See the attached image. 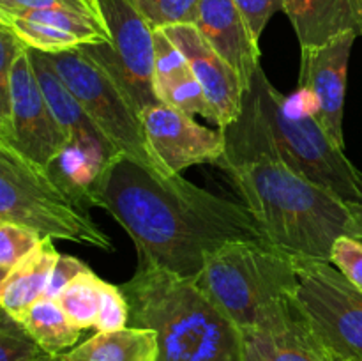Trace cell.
Returning a JSON list of instances; mask_svg holds the SVG:
<instances>
[{"label": "cell", "mask_w": 362, "mask_h": 361, "mask_svg": "<svg viewBox=\"0 0 362 361\" xmlns=\"http://www.w3.org/2000/svg\"><path fill=\"white\" fill-rule=\"evenodd\" d=\"M94 197L95 207L108 211L133 239L138 262L184 278H197L205 257L223 244L267 241L244 204L211 193L184 176H166L127 154L108 163Z\"/></svg>", "instance_id": "1"}, {"label": "cell", "mask_w": 362, "mask_h": 361, "mask_svg": "<svg viewBox=\"0 0 362 361\" xmlns=\"http://www.w3.org/2000/svg\"><path fill=\"white\" fill-rule=\"evenodd\" d=\"M251 88L283 158L345 204L362 202V172L345 154V147L318 122L310 96L303 88L283 94L269 81L262 66Z\"/></svg>", "instance_id": "4"}, {"label": "cell", "mask_w": 362, "mask_h": 361, "mask_svg": "<svg viewBox=\"0 0 362 361\" xmlns=\"http://www.w3.org/2000/svg\"><path fill=\"white\" fill-rule=\"evenodd\" d=\"M18 321L35 340V343L53 356H60L67 353V349H73L81 333V329L76 328L67 317L59 299L46 296L35 301Z\"/></svg>", "instance_id": "21"}, {"label": "cell", "mask_w": 362, "mask_h": 361, "mask_svg": "<svg viewBox=\"0 0 362 361\" xmlns=\"http://www.w3.org/2000/svg\"><path fill=\"white\" fill-rule=\"evenodd\" d=\"M357 38L356 32H346L317 48L300 50L299 88L310 96L318 122L341 147H345L343 113L346 76Z\"/></svg>", "instance_id": "12"}, {"label": "cell", "mask_w": 362, "mask_h": 361, "mask_svg": "<svg viewBox=\"0 0 362 361\" xmlns=\"http://www.w3.org/2000/svg\"><path fill=\"white\" fill-rule=\"evenodd\" d=\"M194 282L247 333L271 304L296 296V257L265 239L233 241L205 257Z\"/></svg>", "instance_id": "5"}, {"label": "cell", "mask_w": 362, "mask_h": 361, "mask_svg": "<svg viewBox=\"0 0 362 361\" xmlns=\"http://www.w3.org/2000/svg\"><path fill=\"white\" fill-rule=\"evenodd\" d=\"M110 39L81 46L122 88L138 112L158 105L156 92V30L127 0H99Z\"/></svg>", "instance_id": "8"}, {"label": "cell", "mask_w": 362, "mask_h": 361, "mask_svg": "<svg viewBox=\"0 0 362 361\" xmlns=\"http://www.w3.org/2000/svg\"><path fill=\"white\" fill-rule=\"evenodd\" d=\"M0 142L49 168L67 145V134L53 115L35 76L30 48L14 62L9 76L7 113L0 117Z\"/></svg>", "instance_id": "10"}, {"label": "cell", "mask_w": 362, "mask_h": 361, "mask_svg": "<svg viewBox=\"0 0 362 361\" xmlns=\"http://www.w3.org/2000/svg\"><path fill=\"white\" fill-rule=\"evenodd\" d=\"M300 50L317 48L346 32L362 38V0H283Z\"/></svg>", "instance_id": "17"}, {"label": "cell", "mask_w": 362, "mask_h": 361, "mask_svg": "<svg viewBox=\"0 0 362 361\" xmlns=\"http://www.w3.org/2000/svg\"><path fill=\"white\" fill-rule=\"evenodd\" d=\"M154 30L194 25L202 0H127Z\"/></svg>", "instance_id": "23"}, {"label": "cell", "mask_w": 362, "mask_h": 361, "mask_svg": "<svg viewBox=\"0 0 362 361\" xmlns=\"http://www.w3.org/2000/svg\"><path fill=\"white\" fill-rule=\"evenodd\" d=\"M235 4L258 41H260L269 20L278 11H283V0H235Z\"/></svg>", "instance_id": "30"}, {"label": "cell", "mask_w": 362, "mask_h": 361, "mask_svg": "<svg viewBox=\"0 0 362 361\" xmlns=\"http://www.w3.org/2000/svg\"><path fill=\"white\" fill-rule=\"evenodd\" d=\"M221 130L225 152L216 165L267 241L293 257L331 260L332 244L349 236V204L308 180L283 158L253 88L246 92L239 119Z\"/></svg>", "instance_id": "2"}, {"label": "cell", "mask_w": 362, "mask_h": 361, "mask_svg": "<svg viewBox=\"0 0 362 361\" xmlns=\"http://www.w3.org/2000/svg\"><path fill=\"white\" fill-rule=\"evenodd\" d=\"M45 237L23 225L0 219V278L7 275L21 258L35 250Z\"/></svg>", "instance_id": "24"}, {"label": "cell", "mask_w": 362, "mask_h": 361, "mask_svg": "<svg viewBox=\"0 0 362 361\" xmlns=\"http://www.w3.org/2000/svg\"><path fill=\"white\" fill-rule=\"evenodd\" d=\"M53 239L45 237L37 248L21 258L4 278H0V306L18 319L41 297L46 296L52 271L59 260Z\"/></svg>", "instance_id": "19"}, {"label": "cell", "mask_w": 362, "mask_h": 361, "mask_svg": "<svg viewBox=\"0 0 362 361\" xmlns=\"http://www.w3.org/2000/svg\"><path fill=\"white\" fill-rule=\"evenodd\" d=\"M64 84L120 154L156 168L148 154L141 113L108 73L80 48L46 53ZM158 170V168H156Z\"/></svg>", "instance_id": "7"}, {"label": "cell", "mask_w": 362, "mask_h": 361, "mask_svg": "<svg viewBox=\"0 0 362 361\" xmlns=\"http://www.w3.org/2000/svg\"><path fill=\"white\" fill-rule=\"evenodd\" d=\"M88 271H92V269L78 257H73V255H60L55 268H53L52 271V278H49L46 297L59 299L62 290L66 289V287L69 285L76 276L83 275V273H88Z\"/></svg>", "instance_id": "31"}, {"label": "cell", "mask_w": 362, "mask_h": 361, "mask_svg": "<svg viewBox=\"0 0 362 361\" xmlns=\"http://www.w3.org/2000/svg\"><path fill=\"white\" fill-rule=\"evenodd\" d=\"M324 345H325V343H324ZM329 356H331V354H329ZM331 360H332V357H331Z\"/></svg>", "instance_id": "35"}, {"label": "cell", "mask_w": 362, "mask_h": 361, "mask_svg": "<svg viewBox=\"0 0 362 361\" xmlns=\"http://www.w3.org/2000/svg\"><path fill=\"white\" fill-rule=\"evenodd\" d=\"M148 154L156 168L166 176H182L194 165L216 163L225 152L221 127L198 124L193 115L158 103L141 112Z\"/></svg>", "instance_id": "11"}, {"label": "cell", "mask_w": 362, "mask_h": 361, "mask_svg": "<svg viewBox=\"0 0 362 361\" xmlns=\"http://www.w3.org/2000/svg\"><path fill=\"white\" fill-rule=\"evenodd\" d=\"M0 219L18 223L41 237L113 251L108 234L90 209L64 190L52 173L0 142Z\"/></svg>", "instance_id": "6"}, {"label": "cell", "mask_w": 362, "mask_h": 361, "mask_svg": "<svg viewBox=\"0 0 362 361\" xmlns=\"http://www.w3.org/2000/svg\"><path fill=\"white\" fill-rule=\"evenodd\" d=\"M35 9H69L103 18L99 0H0V13L16 14Z\"/></svg>", "instance_id": "29"}, {"label": "cell", "mask_w": 362, "mask_h": 361, "mask_svg": "<svg viewBox=\"0 0 362 361\" xmlns=\"http://www.w3.org/2000/svg\"><path fill=\"white\" fill-rule=\"evenodd\" d=\"M0 23L7 25L30 50L60 53L110 39L105 18L69 9H35L25 13H0Z\"/></svg>", "instance_id": "14"}, {"label": "cell", "mask_w": 362, "mask_h": 361, "mask_svg": "<svg viewBox=\"0 0 362 361\" xmlns=\"http://www.w3.org/2000/svg\"><path fill=\"white\" fill-rule=\"evenodd\" d=\"M158 338L152 329L127 326L94 336L60 354V361H158Z\"/></svg>", "instance_id": "20"}, {"label": "cell", "mask_w": 362, "mask_h": 361, "mask_svg": "<svg viewBox=\"0 0 362 361\" xmlns=\"http://www.w3.org/2000/svg\"><path fill=\"white\" fill-rule=\"evenodd\" d=\"M28 46L18 38L16 32L0 23V117L7 113L9 103V76L14 62Z\"/></svg>", "instance_id": "26"}, {"label": "cell", "mask_w": 362, "mask_h": 361, "mask_svg": "<svg viewBox=\"0 0 362 361\" xmlns=\"http://www.w3.org/2000/svg\"><path fill=\"white\" fill-rule=\"evenodd\" d=\"M350 211V229L349 236L356 237L362 243V202H352L349 204Z\"/></svg>", "instance_id": "32"}, {"label": "cell", "mask_w": 362, "mask_h": 361, "mask_svg": "<svg viewBox=\"0 0 362 361\" xmlns=\"http://www.w3.org/2000/svg\"><path fill=\"white\" fill-rule=\"evenodd\" d=\"M45 350L28 335L20 321L2 310L0 317V361H32Z\"/></svg>", "instance_id": "25"}, {"label": "cell", "mask_w": 362, "mask_h": 361, "mask_svg": "<svg viewBox=\"0 0 362 361\" xmlns=\"http://www.w3.org/2000/svg\"><path fill=\"white\" fill-rule=\"evenodd\" d=\"M108 282L99 278L94 271L76 276L59 296L60 306L76 328L81 331L95 328L105 303Z\"/></svg>", "instance_id": "22"}, {"label": "cell", "mask_w": 362, "mask_h": 361, "mask_svg": "<svg viewBox=\"0 0 362 361\" xmlns=\"http://www.w3.org/2000/svg\"><path fill=\"white\" fill-rule=\"evenodd\" d=\"M57 361H60V357H59V360H57Z\"/></svg>", "instance_id": "36"}, {"label": "cell", "mask_w": 362, "mask_h": 361, "mask_svg": "<svg viewBox=\"0 0 362 361\" xmlns=\"http://www.w3.org/2000/svg\"><path fill=\"white\" fill-rule=\"evenodd\" d=\"M57 360H59V356H53V354L42 353V354H39L37 357H34L32 361H57Z\"/></svg>", "instance_id": "34"}, {"label": "cell", "mask_w": 362, "mask_h": 361, "mask_svg": "<svg viewBox=\"0 0 362 361\" xmlns=\"http://www.w3.org/2000/svg\"><path fill=\"white\" fill-rule=\"evenodd\" d=\"M163 32L189 60L214 112L218 127L235 122L243 113L247 92L237 71L209 45L197 25H175L163 28Z\"/></svg>", "instance_id": "13"}, {"label": "cell", "mask_w": 362, "mask_h": 361, "mask_svg": "<svg viewBox=\"0 0 362 361\" xmlns=\"http://www.w3.org/2000/svg\"><path fill=\"white\" fill-rule=\"evenodd\" d=\"M129 321V303H127V297L126 294H124L122 287L108 283L101 315H99V321L94 329L98 333L119 331V329L127 328V322Z\"/></svg>", "instance_id": "28"}, {"label": "cell", "mask_w": 362, "mask_h": 361, "mask_svg": "<svg viewBox=\"0 0 362 361\" xmlns=\"http://www.w3.org/2000/svg\"><path fill=\"white\" fill-rule=\"evenodd\" d=\"M30 59L42 94H45L55 119L59 120L60 127L67 134V145L83 152L98 166L106 168L108 163L120 152L113 147L106 134L95 126L81 103L64 84L48 55L45 52L30 50Z\"/></svg>", "instance_id": "15"}, {"label": "cell", "mask_w": 362, "mask_h": 361, "mask_svg": "<svg viewBox=\"0 0 362 361\" xmlns=\"http://www.w3.org/2000/svg\"><path fill=\"white\" fill-rule=\"evenodd\" d=\"M122 287L136 328L158 338V361H244V335L197 285L148 262Z\"/></svg>", "instance_id": "3"}, {"label": "cell", "mask_w": 362, "mask_h": 361, "mask_svg": "<svg viewBox=\"0 0 362 361\" xmlns=\"http://www.w3.org/2000/svg\"><path fill=\"white\" fill-rule=\"evenodd\" d=\"M325 347H327V345H325ZM327 350H329V354H331L332 361H362V360H354V357H346V356H341V354L334 353V350H332V349H329V347H327Z\"/></svg>", "instance_id": "33"}, {"label": "cell", "mask_w": 362, "mask_h": 361, "mask_svg": "<svg viewBox=\"0 0 362 361\" xmlns=\"http://www.w3.org/2000/svg\"><path fill=\"white\" fill-rule=\"evenodd\" d=\"M194 25L250 91L260 67V41L251 32L235 0H202Z\"/></svg>", "instance_id": "16"}, {"label": "cell", "mask_w": 362, "mask_h": 361, "mask_svg": "<svg viewBox=\"0 0 362 361\" xmlns=\"http://www.w3.org/2000/svg\"><path fill=\"white\" fill-rule=\"evenodd\" d=\"M331 262L362 292V243L359 239L350 236L338 237L332 244Z\"/></svg>", "instance_id": "27"}, {"label": "cell", "mask_w": 362, "mask_h": 361, "mask_svg": "<svg viewBox=\"0 0 362 361\" xmlns=\"http://www.w3.org/2000/svg\"><path fill=\"white\" fill-rule=\"evenodd\" d=\"M296 299L318 338L341 356L362 360V292L331 260L296 257Z\"/></svg>", "instance_id": "9"}, {"label": "cell", "mask_w": 362, "mask_h": 361, "mask_svg": "<svg viewBox=\"0 0 362 361\" xmlns=\"http://www.w3.org/2000/svg\"><path fill=\"white\" fill-rule=\"evenodd\" d=\"M156 92L159 101L187 115H202L216 122L214 112L191 67L172 39L156 30Z\"/></svg>", "instance_id": "18"}]
</instances>
